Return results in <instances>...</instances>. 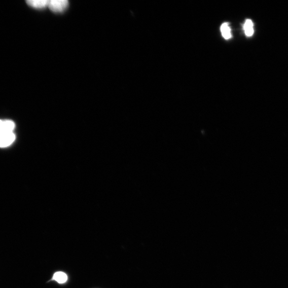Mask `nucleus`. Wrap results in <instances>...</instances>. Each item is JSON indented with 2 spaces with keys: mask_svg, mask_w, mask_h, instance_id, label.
<instances>
[{
  "mask_svg": "<svg viewBox=\"0 0 288 288\" xmlns=\"http://www.w3.org/2000/svg\"><path fill=\"white\" fill-rule=\"evenodd\" d=\"M15 139L14 132L0 133V148H6L12 145Z\"/></svg>",
  "mask_w": 288,
  "mask_h": 288,
  "instance_id": "2",
  "label": "nucleus"
},
{
  "mask_svg": "<svg viewBox=\"0 0 288 288\" xmlns=\"http://www.w3.org/2000/svg\"><path fill=\"white\" fill-rule=\"evenodd\" d=\"M53 279L58 283L62 284L65 283L67 280V275L62 272H58L55 273Z\"/></svg>",
  "mask_w": 288,
  "mask_h": 288,
  "instance_id": "7",
  "label": "nucleus"
},
{
  "mask_svg": "<svg viewBox=\"0 0 288 288\" xmlns=\"http://www.w3.org/2000/svg\"><path fill=\"white\" fill-rule=\"evenodd\" d=\"M221 31L223 37L226 40L231 38V29L228 23H223L221 27Z\"/></svg>",
  "mask_w": 288,
  "mask_h": 288,
  "instance_id": "6",
  "label": "nucleus"
},
{
  "mask_svg": "<svg viewBox=\"0 0 288 288\" xmlns=\"http://www.w3.org/2000/svg\"><path fill=\"white\" fill-rule=\"evenodd\" d=\"M68 2L67 0H50L48 7L55 13H61L67 8Z\"/></svg>",
  "mask_w": 288,
  "mask_h": 288,
  "instance_id": "1",
  "label": "nucleus"
},
{
  "mask_svg": "<svg viewBox=\"0 0 288 288\" xmlns=\"http://www.w3.org/2000/svg\"><path fill=\"white\" fill-rule=\"evenodd\" d=\"M15 127V124L13 121L0 120V133L13 132Z\"/></svg>",
  "mask_w": 288,
  "mask_h": 288,
  "instance_id": "3",
  "label": "nucleus"
},
{
  "mask_svg": "<svg viewBox=\"0 0 288 288\" xmlns=\"http://www.w3.org/2000/svg\"><path fill=\"white\" fill-rule=\"evenodd\" d=\"M27 4L35 8H44L48 6L49 0H28L26 2Z\"/></svg>",
  "mask_w": 288,
  "mask_h": 288,
  "instance_id": "4",
  "label": "nucleus"
},
{
  "mask_svg": "<svg viewBox=\"0 0 288 288\" xmlns=\"http://www.w3.org/2000/svg\"><path fill=\"white\" fill-rule=\"evenodd\" d=\"M244 30L246 37H250L254 34V24L250 19L246 20L244 25Z\"/></svg>",
  "mask_w": 288,
  "mask_h": 288,
  "instance_id": "5",
  "label": "nucleus"
}]
</instances>
